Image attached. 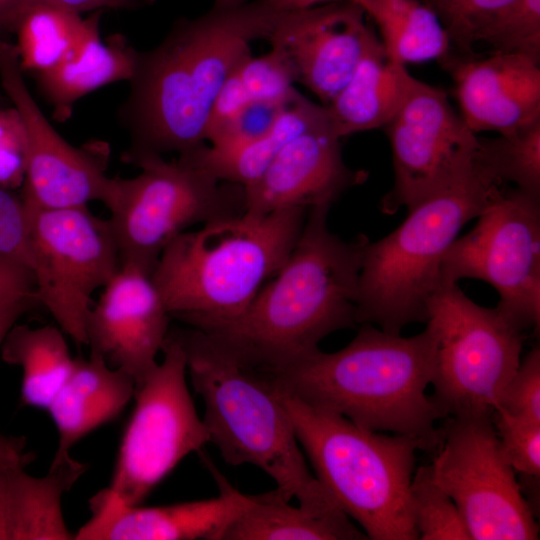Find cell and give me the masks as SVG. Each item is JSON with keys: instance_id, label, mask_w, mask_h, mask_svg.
I'll use <instances>...</instances> for the list:
<instances>
[{"instance_id": "obj_1", "label": "cell", "mask_w": 540, "mask_h": 540, "mask_svg": "<svg viewBox=\"0 0 540 540\" xmlns=\"http://www.w3.org/2000/svg\"><path fill=\"white\" fill-rule=\"evenodd\" d=\"M283 12L267 0L177 20L154 48L138 52L119 119L130 144L123 160L138 161L195 149L206 141L215 99L250 45L268 40Z\"/></svg>"}, {"instance_id": "obj_2", "label": "cell", "mask_w": 540, "mask_h": 540, "mask_svg": "<svg viewBox=\"0 0 540 540\" xmlns=\"http://www.w3.org/2000/svg\"><path fill=\"white\" fill-rule=\"evenodd\" d=\"M330 206L308 210L279 270L237 316L200 329L257 366L274 371L319 348L331 333L353 328L365 234L345 240L328 226Z\"/></svg>"}, {"instance_id": "obj_3", "label": "cell", "mask_w": 540, "mask_h": 540, "mask_svg": "<svg viewBox=\"0 0 540 540\" xmlns=\"http://www.w3.org/2000/svg\"><path fill=\"white\" fill-rule=\"evenodd\" d=\"M436 339L426 326L402 337L363 323L344 348H319L285 368L268 371L277 385L303 402L337 413L377 432L410 436L426 451L437 448L442 418L426 389L431 384Z\"/></svg>"}, {"instance_id": "obj_4", "label": "cell", "mask_w": 540, "mask_h": 540, "mask_svg": "<svg viewBox=\"0 0 540 540\" xmlns=\"http://www.w3.org/2000/svg\"><path fill=\"white\" fill-rule=\"evenodd\" d=\"M169 332L184 350L192 386L204 404L209 442L223 460L257 466L286 501L342 511L310 472L273 376L200 329L186 325Z\"/></svg>"}, {"instance_id": "obj_5", "label": "cell", "mask_w": 540, "mask_h": 540, "mask_svg": "<svg viewBox=\"0 0 540 540\" xmlns=\"http://www.w3.org/2000/svg\"><path fill=\"white\" fill-rule=\"evenodd\" d=\"M307 212H245L175 237L151 274L171 318L195 327L240 314L287 259Z\"/></svg>"}, {"instance_id": "obj_6", "label": "cell", "mask_w": 540, "mask_h": 540, "mask_svg": "<svg viewBox=\"0 0 540 540\" xmlns=\"http://www.w3.org/2000/svg\"><path fill=\"white\" fill-rule=\"evenodd\" d=\"M502 186L475 153L459 178L407 210L388 235L369 241L359 275L357 323L400 334L408 324L426 322L443 256Z\"/></svg>"}, {"instance_id": "obj_7", "label": "cell", "mask_w": 540, "mask_h": 540, "mask_svg": "<svg viewBox=\"0 0 540 540\" xmlns=\"http://www.w3.org/2000/svg\"><path fill=\"white\" fill-rule=\"evenodd\" d=\"M278 389L315 477L368 539H418L409 487L415 453L425 450L423 444L365 429Z\"/></svg>"}, {"instance_id": "obj_8", "label": "cell", "mask_w": 540, "mask_h": 540, "mask_svg": "<svg viewBox=\"0 0 540 540\" xmlns=\"http://www.w3.org/2000/svg\"><path fill=\"white\" fill-rule=\"evenodd\" d=\"M139 175L114 177L106 207L121 264L152 274L164 248L195 225L246 212L244 186L209 172L194 150L166 161L144 158Z\"/></svg>"}, {"instance_id": "obj_9", "label": "cell", "mask_w": 540, "mask_h": 540, "mask_svg": "<svg viewBox=\"0 0 540 540\" xmlns=\"http://www.w3.org/2000/svg\"><path fill=\"white\" fill-rule=\"evenodd\" d=\"M427 313L436 339L431 398L441 417L493 412L521 362L523 331L497 307L472 301L458 283H440Z\"/></svg>"}, {"instance_id": "obj_10", "label": "cell", "mask_w": 540, "mask_h": 540, "mask_svg": "<svg viewBox=\"0 0 540 540\" xmlns=\"http://www.w3.org/2000/svg\"><path fill=\"white\" fill-rule=\"evenodd\" d=\"M161 352L162 361L135 388V407L104 489L125 505L141 504L182 459L210 440L188 390L184 350L170 332Z\"/></svg>"}, {"instance_id": "obj_11", "label": "cell", "mask_w": 540, "mask_h": 540, "mask_svg": "<svg viewBox=\"0 0 540 540\" xmlns=\"http://www.w3.org/2000/svg\"><path fill=\"white\" fill-rule=\"evenodd\" d=\"M479 279L499 294L497 309L521 331L540 323V199L503 186L473 229L442 258L440 283Z\"/></svg>"}, {"instance_id": "obj_12", "label": "cell", "mask_w": 540, "mask_h": 540, "mask_svg": "<svg viewBox=\"0 0 540 540\" xmlns=\"http://www.w3.org/2000/svg\"><path fill=\"white\" fill-rule=\"evenodd\" d=\"M493 412L448 417L430 464L473 540H534L539 525L496 433Z\"/></svg>"}, {"instance_id": "obj_13", "label": "cell", "mask_w": 540, "mask_h": 540, "mask_svg": "<svg viewBox=\"0 0 540 540\" xmlns=\"http://www.w3.org/2000/svg\"><path fill=\"white\" fill-rule=\"evenodd\" d=\"M26 207L36 300L75 343L87 345L91 296L121 266L110 221L87 206Z\"/></svg>"}, {"instance_id": "obj_14", "label": "cell", "mask_w": 540, "mask_h": 540, "mask_svg": "<svg viewBox=\"0 0 540 540\" xmlns=\"http://www.w3.org/2000/svg\"><path fill=\"white\" fill-rule=\"evenodd\" d=\"M394 184L382 213L407 210L445 188L472 164L478 137L454 111L446 92L414 78L399 110L385 126Z\"/></svg>"}, {"instance_id": "obj_15", "label": "cell", "mask_w": 540, "mask_h": 540, "mask_svg": "<svg viewBox=\"0 0 540 540\" xmlns=\"http://www.w3.org/2000/svg\"><path fill=\"white\" fill-rule=\"evenodd\" d=\"M15 44L0 37V82L19 112L28 139L27 169L20 195L26 206L64 209L107 202L113 178L106 175L109 147L91 142L74 147L42 113L29 91Z\"/></svg>"}, {"instance_id": "obj_16", "label": "cell", "mask_w": 540, "mask_h": 540, "mask_svg": "<svg viewBox=\"0 0 540 540\" xmlns=\"http://www.w3.org/2000/svg\"><path fill=\"white\" fill-rule=\"evenodd\" d=\"M352 0L283 12L268 41L290 61L296 82L327 105L380 40Z\"/></svg>"}, {"instance_id": "obj_17", "label": "cell", "mask_w": 540, "mask_h": 540, "mask_svg": "<svg viewBox=\"0 0 540 540\" xmlns=\"http://www.w3.org/2000/svg\"><path fill=\"white\" fill-rule=\"evenodd\" d=\"M171 319L151 274L121 264L90 309L87 345L137 386L157 364Z\"/></svg>"}, {"instance_id": "obj_18", "label": "cell", "mask_w": 540, "mask_h": 540, "mask_svg": "<svg viewBox=\"0 0 540 540\" xmlns=\"http://www.w3.org/2000/svg\"><path fill=\"white\" fill-rule=\"evenodd\" d=\"M341 138L323 119L291 139L263 174L244 187L246 212H272L332 206L346 191L363 184L365 170L350 168L344 161Z\"/></svg>"}, {"instance_id": "obj_19", "label": "cell", "mask_w": 540, "mask_h": 540, "mask_svg": "<svg viewBox=\"0 0 540 540\" xmlns=\"http://www.w3.org/2000/svg\"><path fill=\"white\" fill-rule=\"evenodd\" d=\"M219 487L214 498L145 507L125 505L104 489L90 500L91 518L74 534L76 540H223L250 495L234 488L203 456Z\"/></svg>"}, {"instance_id": "obj_20", "label": "cell", "mask_w": 540, "mask_h": 540, "mask_svg": "<svg viewBox=\"0 0 540 540\" xmlns=\"http://www.w3.org/2000/svg\"><path fill=\"white\" fill-rule=\"evenodd\" d=\"M461 117L475 133L507 134L540 121V66L520 55L492 53L447 62Z\"/></svg>"}, {"instance_id": "obj_21", "label": "cell", "mask_w": 540, "mask_h": 540, "mask_svg": "<svg viewBox=\"0 0 540 540\" xmlns=\"http://www.w3.org/2000/svg\"><path fill=\"white\" fill-rule=\"evenodd\" d=\"M134 378L100 355L77 358L69 377L47 410L58 431L51 467L71 458V448L99 426L115 419L134 398Z\"/></svg>"}, {"instance_id": "obj_22", "label": "cell", "mask_w": 540, "mask_h": 540, "mask_svg": "<svg viewBox=\"0 0 540 540\" xmlns=\"http://www.w3.org/2000/svg\"><path fill=\"white\" fill-rule=\"evenodd\" d=\"M414 77L390 60L379 41L361 59L350 79L324 105L339 138L385 127L402 105Z\"/></svg>"}, {"instance_id": "obj_23", "label": "cell", "mask_w": 540, "mask_h": 540, "mask_svg": "<svg viewBox=\"0 0 540 540\" xmlns=\"http://www.w3.org/2000/svg\"><path fill=\"white\" fill-rule=\"evenodd\" d=\"M138 52L119 34L102 41L96 27L69 60L35 76L40 91L53 107V117L64 121L83 96L114 82L130 81Z\"/></svg>"}, {"instance_id": "obj_24", "label": "cell", "mask_w": 540, "mask_h": 540, "mask_svg": "<svg viewBox=\"0 0 540 540\" xmlns=\"http://www.w3.org/2000/svg\"><path fill=\"white\" fill-rule=\"evenodd\" d=\"M366 534L344 513L293 506L275 490L250 496L223 540H363Z\"/></svg>"}, {"instance_id": "obj_25", "label": "cell", "mask_w": 540, "mask_h": 540, "mask_svg": "<svg viewBox=\"0 0 540 540\" xmlns=\"http://www.w3.org/2000/svg\"><path fill=\"white\" fill-rule=\"evenodd\" d=\"M325 115L324 105L309 100L299 92L272 128L260 137L227 148H214L205 143L195 148L194 153L200 163L218 179L246 187L263 174L291 139Z\"/></svg>"}, {"instance_id": "obj_26", "label": "cell", "mask_w": 540, "mask_h": 540, "mask_svg": "<svg viewBox=\"0 0 540 540\" xmlns=\"http://www.w3.org/2000/svg\"><path fill=\"white\" fill-rule=\"evenodd\" d=\"M371 19L387 57L401 65L445 58L451 42L438 16L421 0H352Z\"/></svg>"}, {"instance_id": "obj_27", "label": "cell", "mask_w": 540, "mask_h": 540, "mask_svg": "<svg viewBox=\"0 0 540 540\" xmlns=\"http://www.w3.org/2000/svg\"><path fill=\"white\" fill-rule=\"evenodd\" d=\"M0 350L6 363L22 368V403L46 410L75 364L62 331L50 325L15 324Z\"/></svg>"}, {"instance_id": "obj_28", "label": "cell", "mask_w": 540, "mask_h": 540, "mask_svg": "<svg viewBox=\"0 0 540 540\" xmlns=\"http://www.w3.org/2000/svg\"><path fill=\"white\" fill-rule=\"evenodd\" d=\"M100 12L83 19L78 13L45 4L25 10L11 30L17 34L15 47L22 71L36 76L69 60L99 26Z\"/></svg>"}, {"instance_id": "obj_29", "label": "cell", "mask_w": 540, "mask_h": 540, "mask_svg": "<svg viewBox=\"0 0 540 540\" xmlns=\"http://www.w3.org/2000/svg\"><path fill=\"white\" fill-rule=\"evenodd\" d=\"M296 75L286 55L278 47L262 55L245 56L222 85L216 99L218 108L235 115L255 102L290 101L299 92Z\"/></svg>"}, {"instance_id": "obj_30", "label": "cell", "mask_w": 540, "mask_h": 540, "mask_svg": "<svg viewBox=\"0 0 540 540\" xmlns=\"http://www.w3.org/2000/svg\"><path fill=\"white\" fill-rule=\"evenodd\" d=\"M476 156L501 182L540 199V121L493 139L478 138Z\"/></svg>"}, {"instance_id": "obj_31", "label": "cell", "mask_w": 540, "mask_h": 540, "mask_svg": "<svg viewBox=\"0 0 540 540\" xmlns=\"http://www.w3.org/2000/svg\"><path fill=\"white\" fill-rule=\"evenodd\" d=\"M409 505L418 539L471 540L459 509L434 481L430 465L418 467L412 476Z\"/></svg>"}, {"instance_id": "obj_32", "label": "cell", "mask_w": 540, "mask_h": 540, "mask_svg": "<svg viewBox=\"0 0 540 540\" xmlns=\"http://www.w3.org/2000/svg\"><path fill=\"white\" fill-rule=\"evenodd\" d=\"M493 53L515 54L540 63V0H513L487 23L478 43Z\"/></svg>"}, {"instance_id": "obj_33", "label": "cell", "mask_w": 540, "mask_h": 540, "mask_svg": "<svg viewBox=\"0 0 540 540\" xmlns=\"http://www.w3.org/2000/svg\"><path fill=\"white\" fill-rule=\"evenodd\" d=\"M442 22L451 46L471 54L487 23L513 0H421Z\"/></svg>"}, {"instance_id": "obj_34", "label": "cell", "mask_w": 540, "mask_h": 540, "mask_svg": "<svg viewBox=\"0 0 540 540\" xmlns=\"http://www.w3.org/2000/svg\"><path fill=\"white\" fill-rule=\"evenodd\" d=\"M24 448L20 437L8 436L0 444V540H16L25 467L34 458Z\"/></svg>"}, {"instance_id": "obj_35", "label": "cell", "mask_w": 540, "mask_h": 540, "mask_svg": "<svg viewBox=\"0 0 540 540\" xmlns=\"http://www.w3.org/2000/svg\"><path fill=\"white\" fill-rule=\"evenodd\" d=\"M492 420L502 451L513 470L523 477L539 480L540 423L497 410H493Z\"/></svg>"}, {"instance_id": "obj_36", "label": "cell", "mask_w": 540, "mask_h": 540, "mask_svg": "<svg viewBox=\"0 0 540 540\" xmlns=\"http://www.w3.org/2000/svg\"><path fill=\"white\" fill-rule=\"evenodd\" d=\"M493 410L540 423V348L534 346L521 360L503 388Z\"/></svg>"}, {"instance_id": "obj_37", "label": "cell", "mask_w": 540, "mask_h": 540, "mask_svg": "<svg viewBox=\"0 0 540 540\" xmlns=\"http://www.w3.org/2000/svg\"><path fill=\"white\" fill-rule=\"evenodd\" d=\"M28 161V139L23 120L11 104L0 109V187L21 189Z\"/></svg>"}, {"instance_id": "obj_38", "label": "cell", "mask_w": 540, "mask_h": 540, "mask_svg": "<svg viewBox=\"0 0 540 540\" xmlns=\"http://www.w3.org/2000/svg\"><path fill=\"white\" fill-rule=\"evenodd\" d=\"M292 100L251 103L212 133L207 141L211 147L227 148L260 137L272 128Z\"/></svg>"}, {"instance_id": "obj_39", "label": "cell", "mask_w": 540, "mask_h": 540, "mask_svg": "<svg viewBox=\"0 0 540 540\" xmlns=\"http://www.w3.org/2000/svg\"><path fill=\"white\" fill-rule=\"evenodd\" d=\"M0 257L19 263L30 270L31 253L27 207L20 194L1 187Z\"/></svg>"}, {"instance_id": "obj_40", "label": "cell", "mask_w": 540, "mask_h": 540, "mask_svg": "<svg viewBox=\"0 0 540 540\" xmlns=\"http://www.w3.org/2000/svg\"><path fill=\"white\" fill-rule=\"evenodd\" d=\"M153 0H20L14 14L10 31L16 19L28 8L45 4L63 8L80 14L86 11H101L104 8L134 9L149 4Z\"/></svg>"}, {"instance_id": "obj_41", "label": "cell", "mask_w": 540, "mask_h": 540, "mask_svg": "<svg viewBox=\"0 0 540 540\" xmlns=\"http://www.w3.org/2000/svg\"><path fill=\"white\" fill-rule=\"evenodd\" d=\"M20 297H35L34 277L25 266L0 257V301Z\"/></svg>"}, {"instance_id": "obj_42", "label": "cell", "mask_w": 540, "mask_h": 540, "mask_svg": "<svg viewBox=\"0 0 540 540\" xmlns=\"http://www.w3.org/2000/svg\"><path fill=\"white\" fill-rule=\"evenodd\" d=\"M39 303L35 297H20L0 301V347L8 331L18 319ZM0 434V442L4 439Z\"/></svg>"}, {"instance_id": "obj_43", "label": "cell", "mask_w": 540, "mask_h": 540, "mask_svg": "<svg viewBox=\"0 0 540 540\" xmlns=\"http://www.w3.org/2000/svg\"><path fill=\"white\" fill-rule=\"evenodd\" d=\"M274 8L281 12L307 9L329 2L341 0H267Z\"/></svg>"}, {"instance_id": "obj_44", "label": "cell", "mask_w": 540, "mask_h": 540, "mask_svg": "<svg viewBox=\"0 0 540 540\" xmlns=\"http://www.w3.org/2000/svg\"><path fill=\"white\" fill-rule=\"evenodd\" d=\"M20 0H0V33L10 31Z\"/></svg>"}, {"instance_id": "obj_45", "label": "cell", "mask_w": 540, "mask_h": 540, "mask_svg": "<svg viewBox=\"0 0 540 540\" xmlns=\"http://www.w3.org/2000/svg\"><path fill=\"white\" fill-rule=\"evenodd\" d=\"M247 0H214L213 6L215 7H234L243 4Z\"/></svg>"}, {"instance_id": "obj_46", "label": "cell", "mask_w": 540, "mask_h": 540, "mask_svg": "<svg viewBox=\"0 0 540 540\" xmlns=\"http://www.w3.org/2000/svg\"><path fill=\"white\" fill-rule=\"evenodd\" d=\"M11 105L10 100L5 94L0 93V109L8 107Z\"/></svg>"}]
</instances>
